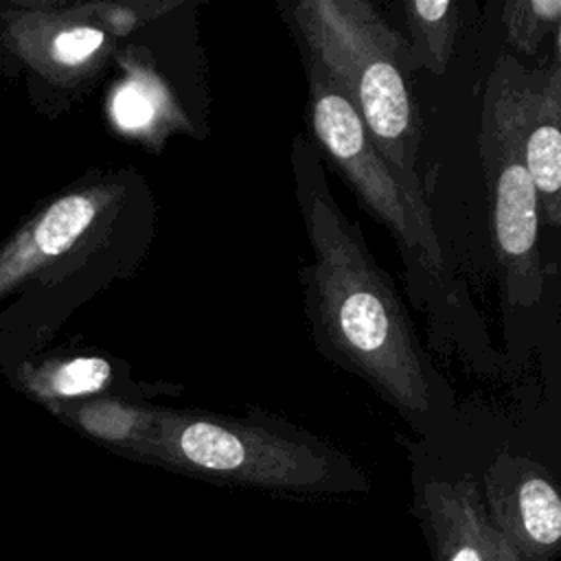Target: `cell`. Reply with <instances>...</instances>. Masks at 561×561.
Returning a JSON list of instances; mask_svg holds the SVG:
<instances>
[{"mask_svg":"<svg viewBox=\"0 0 561 561\" xmlns=\"http://www.w3.org/2000/svg\"><path fill=\"white\" fill-rule=\"evenodd\" d=\"M296 199L311 243L307 300L320 346L366 379L414 423L434 410L427 359L390 278L375 263L357 224L329 191L322 160L307 136L291 142Z\"/></svg>","mask_w":561,"mask_h":561,"instance_id":"6da1fadb","label":"cell"},{"mask_svg":"<svg viewBox=\"0 0 561 561\" xmlns=\"http://www.w3.org/2000/svg\"><path fill=\"white\" fill-rule=\"evenodd\" d=\"M283 11L305 57L351 101L379 153L408 186L423 191L414 169L421 116L412 99L405 39L364 0H302Z\"/></svg>","mask_w":561,"mask_h":561,"instance_id":"7a4b0ae2","label":"cell"},{"mask_svg":"<svg viewBox=\"0 0 561 561\" xmlns=\"http://www.w3.org/2000/svg\"><path fill=\"white\" fill-rule=\"evenodd\" d=\"M195 476L296 493L366 489L355 465L278 421L158 410L153 458Z\"/></svg>","mask_w":561,"mask_h":561,"instance_id":"3957f363","label":"cell"},{"mask_svg":"<svg viewBox=\"0 0 561 561\" xmlns=\"http://www.w3.org/2000/svg\"><path fill=\"white\" fill-rule=\"evenodd\" d=\"M309 116L318 145L353 184L368 210L432 278L443 274L440 243L423 191L408 186L375 147L366 125L327 72L309 57Z\"/></svg>","mask_w":561,"mask_h":561,"instance_id":"277c9868","label":"cell"},{"mask_svg":"<svg viewBox=\"0 0 561 561\" xmlns=\"http://www.w3.org/2000/svg\"><path fill=\"white\" fill-rule=\"evenodd\" d=\"M482 118L504 129L517 145L543 215L561 224V68L554 57L548 70H524L500 55L484 90Z\"/></svg>","mask_w":561,"mask_h":561,"instance_id":"5b68a950","label":"cell"},{"mask_svg":"<svg viewBox=\"0 0 561 561\" xmlns=\"http://www.w3.org/2000/svg\"><path fill=\"white\" fill-rule=\"evenodd\" d=\"M151 4H26L0 15L11 48L55 83H77L96 72L116 37L127 35Z\"/></svg>","mask_w":561,"mask_h":561,"instance_id":"8992f818","label":"cell"},{"mask_svg":"<svg viewBox=\"0 0 561 561\" xmlns=\"http://www.w3.org/2000/svg\"><path fill=\"white\" fill-rule=\"evenodd\" d=\"M480 158L489 186L493 250L504 274L506 298L530 307L541 298L543 270L537 250L539 197L515 140L480 118Z\"/></svg>","mask_w":561,"mask_h":561,"instance_id":"52a82bcc","label":"cell"},{"mask_svg":"<svg viewBox=\"0 0 561 561\" xmlns=\"http://www.w3.org/2000/svg\"><path fill=\"white\" fill-rule=\"evenodd\" d=\"M127 193L123 178H107L53 199L0 250V296L103 230Z\"/></svg>","mask_w":561,"mask_h":561,"instance_id":"ba28073f","label":"cell"},{"mask_svg":"<svg viewBox=\"0 0 561 561\" xmlns=\"http://www.w3.org/2000/svg\"><path fill=\"white\" fill-rule=\"evenodd\" d=\"M423 497L445 561H515L508 541L484 519L471 482H432Z\"/></svg>","mask_w":561,"mask_h":561,"instance_id":"9c48e42d","label":"cell"},{"mask_svg":"<svg viewBox=\"0 0 561 561\" xmlns=\"http://www.w3.org/2000/svg\"><path fill=\"white\" fill-rule=\"evenodd\" d=\"M493 497L508 508L519 533L539 550H552L561 537V497L554 484L524 460H504L489 471Z\"/></svg>","mask_w":561,"mask_h":561,"instance_id":"30bf717a","label":"cell"},{"mask_svg":"<svg viewBox=\"0 0 561 561\" xmlns=\"http://www.w3.org/2000/svg\"><path fill=\"white\" fill-rule=\"evenodd\" d=\"M66 416L96 440H103L138 458H153L158 421L156 408L99 399L68 410Z\"/></svg>","mask_w":561,"mask_h":561,"instance_id":"8fae6325","label":"cell"},{"mask_svg":"<svg viewBox=\"0 0 561 561\" xmlns=\"http://www.w3.org/2000/svg\"><path fill=\"white\" fill-rule=\"evenodd\" d=\"M410 31L408 66L412 70L445 72L458 33V9L447 0H412L403 4Z\"/></svg>","mask_w":561,"mask_h":561,"instance_id":"7c38bea8","label":"cell"},{"mask_svg":"<svg viewBox=\"0 0 561 561\" xmlns=\"http://www.w3.org/2000/svg\"><path fill=\"white\" fill-rule=\"evenodd\" d=\"M112 121L131 136L158 138L162 127H173L175 105L160 81L147 70L131 68L110 101Z\"/></svg>","mask_w":561,"mask_h":561,"instance_id":"4fadbf2b","label":"cell"},{"mask_svg":"<svg viewBox=\"0 0 561 561\" xmlns=\"http://www.w3.org/2000/svg\"><path fill=\"white\" fill-rule=\"evenodd\" d=\"M110 381L112 364L103 357H72L64 362H53L42 368L28 370L24 377L26 388L48 403L105 390Z\"/></svg>","mask_w":561,"mask_h":561,"instance_id":"5bb4252c","label":"cell"},{"mask_svg":"<svg viewBox=\"0 0 561 561\" xmlns=\"http://www.w3.org/2000/svg\"><path fill=\"white\" fill-rule=\"evenodd\" d=\"M561 2L559 0H511L504 4V24L511 44L533 55L543 37L559 26Z\"/></svg>","mask_w":561,"mask_h":561,"instance_id":"9a60e30c","label":"cell"}]
</instances>
